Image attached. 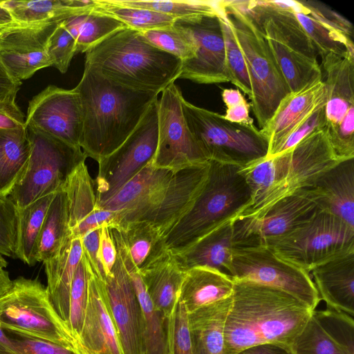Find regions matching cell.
I'll return each instance as SVG.
<instances>
[{
	"instance_id": "6da1fadb",
	"label": "cell",
	"mask_w": 354,
	"mask_h": 354,
	"mask_svg": "<svg viewBox=\"0 0 354 354\" xmlns=\"http://www.w3.org/2000/svg\"><path fill=\"white\" fill-rule=\"evenodd\" d=\"M224 330L223 354H236L257 344L292 346L313 310L281 290L235 279Z\"/></svg>"
},
{
	"instance_id": "7a4b0ae2",
	"label": "cell",
	"mask_w": 354,
	"mask_h": 354,
	"mask_svg": "<svg viewBox=\"0 0 354 354\" xmlns=\"http://www.w3.org/2000/svg\"><path fill=\"white\" fill-rule=\"evenodd\" d=\"M74 89L82 113L80 148L97 163L127 140L158 95L122 85L86 64Z\"/></svg>"
},
{
	"instance_id": "3957f363",
	"label": "cell",
	"mask_w": 354,
	"mask_h": 354,
	"mask_svg": "<svg viewBox=\"0 0 354 354\" xmlns=\"http://www.w3.org/2000/svg\"><path fill=\"white\" fill-rule=\"evenodd\" d=\"M340 161L325 127L284 153L252 162L245 169L244 176L260 200L239 216H261L281 199L309 187Z\"/></svg>"
},
{
	"instance_id": "277c9868",
	"label": "cell",
	"mask_w": 354,
	"mask_h": 354,
	"mask_svg": "<svg viewBox=\"0 0 354 354\" xmlns=\"http://www.w3.org/2000/svg\"><path fill=\"white\" fill-rule=\"evenodd\" d=\"M85 64L129 88L162 93L179 78L183 61L143 41L138 31L121 28L88 49Z\"/></svg>"
},
{
	"instance_id": "5b68a950",
	"label": "cell",
	"mask_w": 354,
	"mask_h": 354,
	"mask_svg": "<svg viewBox=\"0 0 354 354\" xmlns=\"http://www.w3.org/2000/svg\"><path fill=\"white\" fill-rule=\"evenodd\" d=\"M209 162L205 184L192 207L164 236L175 254L241 216L252 204L250 189L237 166Z\"/></svg>"
},
{
	"instance_id": "8992f818",
	"label": "cell",
	"mask_w": 354,
	"mask_h": 354,
	"mask_svg": "<svg viewBox=\"0 0 354 354\" xmlns=\"http://www.w3.org/2000/svg\"><path fill=\"white\" fill-rule=\"evenodd\" d=\"M290 92L322 79L317 50L286 1H244Z\"/></svg>"
},
{
	"instance_id": "52a82bcc",
	"label": "cell",
	"mask_w": 354,
	"mask_h": 354,
	"mask_svg": "<svg viewBox=\"0 0 354 354\" xmlns=\"http://www.w3.org/2000/svg\"><path fill=\"white\" fill-rule=\"evenodd\" d=\"M223 5L245 59L252 90L250 106L261 129L290 91L244 1H223Z\"/></svg>"
},
{
	"instance_id": "ba28073f",
	"label": "cell",
	"mask_w": 354,
	"mask_h": 354,
	"mask_svg": "<svg viewBox=\"0 0 354 354\" xmlns=\"http://www.w3.org/2000/svg\"><path fill=\"white\" fill-rule=\"evenodd\" d=\"M181 106L188 129L208 161L242 168L267 156L268 142L254 124L231 122L183 97Z\"/></svg>"
},
{
	"instance_id": "9c48e42d",
	"label": "cell",
	"mask_w": 354,
	"mask_h": 354,
	"mask_svg": "<svg viewBox=\"0 0 354 354\" xmlns=\"http://www.w3.org/2000/svg\"><path fill=\"white\" fill-rule=\"evenodd\" d=\"M0 328L63 346L79 354L75 341L59 317L46 286L19 277L0 296Z\"/></svg>"
},
{
	"instance_id": "30bf717a",
	"label": "cell",
	"mask_w": 354,
	"mask_h": 354,
	"mask_svg": "<svg viewBox=\"0 0 354 354\" xmlns=\"http://www.w3.org/2000/svg\"><path fill=\"white\" fill-rule=\"evenodd\" d=\"M30 142L26 169L8 196L18 209L56 193L86 156L81 148L30 127H25Z\"/></svg>"
},
{
	"instance_id": "8fae6325",
	"label": "cell",
	"mask_w": 354,
	"mask_h": 354,
	"mask_svg": "<svg viewBox=\"0 0 354 354\" xmlns=\"http://www.w3.org/2000/svg\"><path fill=\"white\" fill-rule=\"evenodd\" d=\"M266 247L310 273L329 260L354 252V227L318 209L309 220Z\"/></svg>"
},
{
	"instance_id": "7c38bea8",
	"label": "cell",
	"mask_w": 354,
	"mask_h": 354,
	"mask_svg": "<svg viewBox=\"0 0 354 354\" xmlns=\"http://www.w3.org/2000/svg\"><path fill=\"white\" fill-rule=\"evenodd\" d=\"M158 133L157 98L127 140L98 162L97 176L93 180L97 205L117 194L153 159L158 145Z\"/></svg>"
},
{
	"instance_id": "4fadbf2b",
	"label": "cell",
	"mask_w": 354,
	"mask_h": 354,
	"mask_svg": "<svg viewBox=\"0 0 354 354\" xmlns=\"http://www.w3.org/2000/svg\"><path fill=\"white\" fill-rule=\"evenodd\" d=\"M322 58L326 90V129L341 160L354 158V55L328 53Z\"/></svg>"
},
{
	"instance_id": "5bb4252c",
	"label": "cell",
	"mask_w": 354,
	"mask_h": 354,
	"mask_svg": "<svg viewBox=\"0 0 354 354\" xmlns=\"http://www.w3.org/2000/svg\"><path fill=\"white\" fill-rule=\"evenodd\" d=\"M230 275L273 287L295 297L313 310L320 297L310 273L281 259L266 246L234 248Z\"/></svg>"
},
{
	"instance_id": "9a60e30c",
	"label": "cell",
	"mask_w": 354,
	"mask_h": 354,
	"mask_svg": "<svg viewBox=\"0 0 354 354\" xmlns=\"http://www.w3.org/2000/svg\"><path fill=\"white\" fill-rule=\"evenodd\" d=\"M182 97L180 90L172 83L158 100V145L151 161L156 168L178 171L208 162L188 129Z\"/></svg>"
},
{
	"instance_id": "2e32d148",
	"label": "cell",
	"mask_w": 354,
	"mask_h": 354,
	"mask_svg": "<svg viewBox=\"0 0 354 354\" xmlns=\"http://www.w3.org/2000/svg\"><path fill=\"white\" fill-rule=\"evenodd\" d=\"M172 26L187 34L195 46L194 57L183 61L179 78L205 84L231 82L218 15L176 19Z\"/></svg>"
},
{
	"instance_id": "e0dca14e",
	"label": "cell",
	"mask_w": 354,
	"mask_h": 354,
	"mask_svg": "<svg viewBox=\"0 0 354 354\" xmlns=\"http://www.w3.org/2000/svg\"><path fill=\"white\" fill-rule=\"evenodd\" d=\"M318 207L306 189L285 197L261 216L233 221L235 248L268 246L309 220Z\"/></svg>"
},
{
	"instance_id": "ac0fdd59",
	"label": "cell",
	"mask_w": 354,
	"mask_h": 354,
	"mask_svg": "<svg viewBox=\"0 0 354 354\" xmlns=\"http://www.w3.org/2000/svg\"><path fill=\"white\" fill-rule=\"evenodd\" d=\"M25 127H30L80 148L82 113L78 94L49 85L28 103Z\"/></svg>"
},
{
	"instance_id": "d6986e66",
	"label": "cell",
	"mask_w": 354,
	"mask_h": 354,
	"mask_svg": "<svg viewBox=\"0 0 354 354\" xmlns=\"http://www.w3.org/2000/svg\"><path fill=\"white\" fill-rule=\"evenodd\" d=\"M62 21L14 23L0 31V63L11 77L21 82L51 66L47 44Z\"/></svg>"
},
{
	"instance_id": "ffe728a7",
	"label": "cell",
	"mask_w": 354,
	"mask_h": 354,
	"mask_svg": "<svg viewBox=\"0 0 354 354\" xmlns=\"http://www.w3.org/2000/svg\"><path fill=\"white\" fill-rule=\"evenodd\" d=\"M176 171L156 168L151 161L117 194L98 205L116 212L109 228L121 230L140 221L162 200Z\"/></svg>"
},
{
	"instance_id": "44dd1931",
	"label": "cell",
	"mask_w": 354,
	"mask_h": 354,
	"mask_svg": "<svg viewBox=\"0 0 354 354\" xmlns=\"http://www.w3.org/2000/svg\"><path fill=\"white\" fill-rule=\"evenodd\" d=\"M106 299L123 354H142V311L120 255L104 281Z\"/></svg>"
},
{
	"instance_id": "7402d4cb",
	"label": "cell",
	"mask_w": 354,
	"mask_h": 354,
	"mask_svg": "<svg viewBox=\"0 0 354 354\" xmlns=\"http://www.w3.org/2000/svg\"><path fill=\"white\" fill-rule=\"evenodd\" d=\"M286 2L321 57L354 55L353 27L344 17L317 1Z\"/></svg>"
},
{
	"instance_id": "603a6c76",
	"label": "cell",
	"mask_w": 354,
	"mask_h": 354,
	"mask_svg": "<svg viewBox=\"0 0 354 354\" xmlns=\"http://www.w3.org/2000/svg\"><path fill=\"white\" fill-rule=\"evenodd\" d=\"M88 301L77 342L79 354H123L104 281L94 274L88 263Z\"/></svg>"
},
{
	"instance_id": "cb8c5ba5",
	"label": "cell",
	"mask_w": 354,
	"mask_h": 354,
	"mask_svg": "<svg viewBox=\"0 0 354 354\" xmlns=\"http://www.w3.org/2000/svg\"><path fill=\"white\" fill-rule=\"evenodd\" d=\"M209 162L176 171L162 200L140 221L163 236L192 207L207 178Z\"/></svg>"
},
{
	"instance_id": "d4e9b609",
	"label": "cell",
	"mask_w": 354,
	"mask_h": 354,
	"mask_svg": "<svg viewBox=\"0 0 354 354\" xmlns=\"http://www.w3.org/2000/svg\"><path fill=\"white\" fill-rule=\"evenodd\" d=\"M326 104L323 79L296 92H290L279 104L267 124L260 129L268 142L266 157L275 156L288 136L312 113Z\"/></svg>"
},
{
	"instance_id": "484cf974",
	"label": "cell",
	"mask_w": 354,
	"mask_h": 354,
	"mask_svg": "<svg viewBox=\"0 0 354 354\" xmlns=\"http://www.w3.org/2000/svg\"><path fill=\"white\" fill-rule=\"evenodd\" d=\"M68 204L69 229L72 239H82L90 230L107 225L110 227L115 212L97 205L91 178L85 162L80 163L68 176L63 189Z\"/></svg>"
},
{
	"instance_id": "4316f807",
	"label": "cell",
	"mask_w": 354,
	"mask_h": 354,
	"mask_svg": "<svg viewBox=\"0 0 354 354\" xmlns=\"http://www.w3.org/2000/svg\"><path fill=\"white\" fill-rule=\"evenodd\" d=\"M304 189L319 209L354 227V158L339 162Z\"/></svg>"
},
{
	"instance_id": "83f0119b",
	"label": "cell",
	"mask_w": 354,
	"mask_h": 354,
	"mask_svg": "<svg viewBox=\"0 0 354 354\" xmlns=\"http://www.w3.org/2000/svg\"><path fill=\"white\" fill-rule=\"evenodd\" d=\"M314 284L330 308L354 315V252L329 260L310 271Z\"/></svg>"
},
{
	"instance_id": "f1b7e54d",
	"label": "cell",
	"mask_w": 354,
	"mask_h": 354,
	"mask_svg": "<svg viewBox=\"0 0 354 354\" xmlns=\"http://www.w3.org/2000/svg\"><path fill=\"white\" fill-rule=\"evenodd\" d=\"M234 248L233 221H231L209 232L183 251L173 254L185 271L203 266L231 276Z\"/></svg>"
},
{
	"instance_id": "f546056e",
	"label": "cell",
	"mask_w": 354,
	"mask_h": 354,
	"mask_svg": "<svg viewBox=\"0 0 354 354\" xmlns=\"http://www.w3.org/2000/svg\"><path fill=\"white\" fill-rule=\"evenodd\" d=\"M185 272L174 255L167 250L139 272L154 308L166 319L178 301Z\"/></svg>"
},
{
	"instance_id": "4dcf8cb0",
	"label": "cell",
	"mask_w": 354,
	"mask_h": 354,
	"mask_svg": "<svg viewBox=\"0 0 354 354\" xmlns=\"http://www.w3.org/2000/svg\"><path fill=\"white\" fill-rule=\"evenodd\" d=\"M234 278L215 269L198 266L185 272L178 299L187 313L232 295Z\"/></svg>"
},
{
	"instance_id": "1f68e13d",
	"label": "cell",
	"mask_w": 354,
	"mask_h": 354,
	"mask_svg": "<svg viewBox=\"0 0 354 354\" xmlns=\"http://www.w3.org/2000/svg\"><path fill=\"white\" fill-rule=\"evenodd\" d=\"M232 295L188 313L194 354H223L224 330Z\"/></svg>"
},
{
	"instance_id": "d6a6232c",
	"label": "cell",
	"mask_w": 354,
	"mask_h": 354,
	"mask_svg": "<svg viewBox=\"0 0 354 354\" xmlns=\"http://www.w3.org/2000/svg\"><path fill=\"white\" fill-rule=\"evenodd\" d=\"M82 254L81 239H73L65 245L57 256L44 263L50 299L66 326L71 284Z\"/></svg>"
},
{
	"instance_id": "836d02e7",
	"label": "cell",
	"mask_w": 354,
	"mask_h": 354,
	"mask_svg": "<svg viewBox=\"0 0 354 354\" xmlns=\"http://www.w3.org/2000/svg\"><path fill=\"white\" fill-rule=\"evenodd\" d=\"M109 231L119 241L126 255L139 272L168 250L163 236L145 221L131 223L121 230L109 228Z\"/></svg>"
},
{
	"instance_id": "e575fe53",
	"label": "cell",
	"mask_w": 354,
	"mask_h": 354,
	"mask_svg": "<svg viewBox=\"0 0 354 354\" xmlns=\"http://www.w3.org/2000/svg\"><path fill=\"white\" fill-rule=\"evenodd\" d=\"M116 251L132 281L142 311V354H167V319L154 308L139 272L123 249L117 246Z\"/></svg>"
},
{
	"instance_id": "d590c367",
	"label": "cell",
	"mask_w": 354,
	"mask_h": 354,
	"mask_svg": "<svg viewBox=\"0 0 354 354\" xmlns=\"http://www.w3.org/2000/svg\"><path fill=\"white\" fill-rule=\"evenodd\" d=\"M18 24L64 21L92 10L95 0L1 1Z\"/></svg>"
},
{
	"instance_id": "8d00e7d4",
	"label": "cell",
	"mask_w": 354,
	"mask_h": 354,
	"mask_svg": "<svg viewBox=\"0 0 354 354\" xmlns=\"http://www.w3.org/2000/svg\"><path fill=\"white\" fill-rule=\"evenodd\" d=\"M30 150L25 126L0 129V197L8 196L24 175Z\"/></svg>"
},
{
	"instance_id": "74e56055",
	"label": "cell",
	"mask_w": 354,
	"mask_h": 354,
	"mask_svg": "<svg viewBox=\"0 0 354 354\" xmlns=\"http://www.w3.org/2000/svg\"><path fill=\"white\" fill-rule=\"evenodd\" d=\"M72 239L68 200L65 192L61 190L55 193L43 222L37 242V262L52 259Z\"/></svg>"
},
{
	"instance_id": "f35d334b",
	"label": "cell",
	"mask_w": 354,
	"mask_h": 354,
	"mask_svg": "<svg viewBox=\"0 0 354 354\" xmlns=\"http://www.w3.org/2000/svg\"><path fill=\"white\" fill-rule=\"evenodd\" d=\"M63 25L76 42V53H86L113 32L128 27L109 15L92 10L72 16Z\"/></svg>"
},
{
	"instance_id": "ab89813d",
	"label": "cell",
	"mask_w": 354,
	"mask_h": 354,
	"mask_svg": "<svg viewBox=\"0 0 354 354\" xmlns=\"http://www.w3.org/2000/svg\"><path fill=\"white\" fill-rule=\"evenodd\" d=\"M55 193L41 197L19 209V239L17 258L28 266L37 262V248L43 222Z\"/></svg>"
},
{
	"instance_id": "60d3db41",
	"label": "cell",
	"mask_w": 354,
	"mask_h": 354,
	"mask_svg": "<svg viewBox=\"0 0 354 354\" xmlns=\"http://www.w3.org/2000/svg\"><path fill=\"white\" fill-rule=\"evenodd\" d=\"M93 9L139 32L171 27L176 19L153 10L117 4L111 0H95Z\"/></svg>"
},
{
	"instance_id": "b9f144b4",
	"label": "cell",
	"mask_w": 354,
	"mask_h": 354,
	"mask_svg": "<svg viewBox=\"0 0 354 354\" xmlns=\"http://www.w3.org/2000/svg\"><path fill=\"white\" fill-rule=\"evenodd\" d=\"M113 3L164 14L174 19L201 15H218V1L111 0Z\"/></svg>"
},
{
	"instance_id": "7bdbcfd3",
	"label": "cell",
	"mask_w": 354,
	"mask_h": 354,
	"mask_svg": "<svg viewBox=\"0 0 354 354\" xmlns=\"http://www.w3.org/2000/svg\"><path fill=\"white\" fill-rule=\"evenodd\" d=\"M218 8L225 43L227 67L231 77L230 82L250 97L252 90L245 59L226 17L223 0L218 1Z\"/></svg>"
},
{
	"instance_id": "ee69618b",
	"label": "cell",
	"mask_w": 354,
	"mask_h": 354,
	"mask_svg": "<svg viewBox=\"0 0 354 354\" xmlns=\"http://www.w3.org/2000/svg\"><path fill=\"white\" fill-rule=\"evenodd\" d=\"M88 268L86 258L80 260L73 279L67 328L76 342L81 331L88 301Z\"/></svg>"
},
{
	"instance_id": "f6af8a7d",
	"label": "cell",
	"mask_w": 354,
	"mask_h": 354,
	"mask_svg": "<svg viewBox=\"0 0 354 354\" xmlns=\"http://www.w3.org/2000/svg\"><path fill=\"white\" fill-rule=\"evenodd\" d=\"M138 33L143 41L182 61L194 55L195 46L190 37L172 26L165 28L138 31Z\"/></svg>"
},
{
	"instance_id": "bcb514c9",
	"label": "cell",
	"mask_w": 354,
	"mask_h": 354,
	"mask_svg": "<svg viewBox=\"0 0 354 354\" xmlns=\"http://www.w3.org/2000/svg\"><path fill=\"white\" fill-rule=\"evenodd\" d=\"M291 348L293 354H348L326 333L313 315Z\"/></svg>"
},
{
	"instance_id": "7dc6e473",
	"label": "cell",
	"mask_w": 354,
	"mask_h": 354,
	"mask_svg": "<svg viewBox=\"0 0 354 354\" xmlns=\"http://www.w3.org/2000/svg\"><path fill=\"white\" fill-rule=\"evenodd\" d=\"M313 317L326 333L348 354H354V322L351 315L328 308L315 309Z\"/></svg>"
},
{
	"instance_id": "c3c4849f",
	"label": "cell",
	"mask_w": 354,
	"mask_h": 354,
	"mask_svg": "<svg viewBox=\"0 0 354 354\" xmlns=\"http://www.w3.org/2000/svg\"><path fill=\"white\" fill-rule=\"evenodd\" d=\"M187 315L186 308L178 299L166 322L167 354H194Z\"/></svg>"
},
{
	"instance_id": "681fc988",
	"label": "cell",
	"mask_w": 354,
	"mask_h": 354,
	"mask_svg": "<svg viewBox=\"0 0 354 354\" xmlns=\"http://www.w3.org/2000/svg\"><path fill=\"white\" fill-rule=\"evenodd\" d=\"M19 239V209L8 196L0 197V255L16 257Z\"/></svg>"
},
{
	"instance_id": "f907efd6",
	"label": "cell",
	"mask_w": 354,
	"mask_h": 354,
	"mask_svg": "<svg viewBox=\"0 0 354 354\" xmlns=\"http://www.w3.org/2000/svg\"><path fill=\"white\" fill-rule=\"evenodd\" d=\"M47 54L51 66L65 73L76 54V42L62 21L50 37L47 44Z\"/></svg>"
},
{
	"instance_id": "816d5d0a",
	"label": "cell",
	"mask_w": 354,
	"mask_h": 354,
	"mask_svg": "<svg viewBox=\"0 0 354 354\" xmlns=\"http://www.w3.org/2000/svg\"><path fill=\"white\" fill-rule=\"evenodd\" d=\"M4 332L11 342L25 354H77L75 351L52 342L15 331Z\"/></svg>"
},
{
	"instance_id": "f5cc1de1",
	"label": "cell",
	"mask_w": 354,
	"mask_h": 354,
	"mask_svg": "<svg viewBox=\"0 0 354 354\" xmlns=\"http://www.w3.org/2000/svg\"><path fill=\"white\" fill-rule=\"evenodd\" d=\"M326 124L324 104L312 113L288 136L277 149L275 156L291 149L309 135L325 128Z\"/></svg>"
},
{
	"instance_id": "db71d44e",
	"label": "cell",
	"mask_w": 354,
	"mask_h": 354,
	"mask_svg": "<svg viewBox=\"0 0 354 354\" xmlns=\"http://www.w3.org/2000/svg\"><path fill=\"white\" fill-rule=\"evenodd\" d=\"M101 227L94 228L88 232L82 239L83 256L86 258L90 269L103 281L105 274L98 259V249Z\"/></svg>"
},
{
	"instance_id": "11a10c76",
	"label": "cell",
	"mask_w": 354,
	"mask_h": 354,
	"mask_svg": "<svg viewBox=\"0 0 354 354\" xmlns=\"http://www.w3.org/2000/svg\"><path fill=\"white\" fill-rule=\"evenodd\" d=\"M98 259L106 277L110 274L117 259L116 248L107 225L101 227Z\"/></svg>"
},
{
	"instance_id": "9f6ffc18",
	"label": "cell",
	"mask_w": 354,
	"mask_h": 354,
	"mask_svg": "<svg viewBox=\"0 0 354 354\" xmlns=\"http://www.w3.org/2000/svg\"><path fill=\"white\" fill-rule=\"evenodd\" d=\"M21 82L11 77L0 63V107L16 104Z\"/></svg>"
},
{
	"instance_id": "6f0895ef",
	"label": "cell",
	"mask_w": 354,
	"mask_h": 354,
	"mask_svg": "<svg viewBox=\"0 0 354 354\" xmlns=\"http://www.w3.org/2000/svg\"><path fill=\"white\" fill-rule=\"evenodd\" d=\"M24 124V115L17 103L0 107V129L17 128Z\"/></svg>"
},
{
	"instance_id": "680465c9",
	"label": "cell",
	"mask_w": 354,
	"mask_h": 354,
	"mask_svg": "<svg viewBox=\"0 0 354 354\" xmlns=\"http://www.w3.org/2000/svg\"><path fill=\"white\" fill-rule=\"evenodd\" d=\"M250 104L247 100L241 104L226 109L225 114L223 117L227 120L240 124H254L253 119L250 118Z\"/></svg>"
},
{
	"instance_id": "91938a15",
	"label": "cell",
	"mask_w": 354,
	"mask_h": 354,
	"mask_svg": "<svg viewBox=\"0 0 354 354\" xmlns=\"http://www.w3.org/2000/svg\"><path fill=\"white\" fill-rule=\"evenodd\" d=\"M236 354H293L291 346L273 343H265L245 348Z\"/></svg>"
},
{
	"instance_id": "94428289",
	"label": "cell",
	"mask_w": 354,
	"mask_h": 354,
	"mask_svg": "<svg viewBox=\"0 0 354 354\" xmlns=\"http://www.w3.org/2000/svg\"><path fill=\"white\" fill-rule=\"evenodd\" d=\"M222 98L227 108L232 107L245 101L239 89L226 88L222 92Z\"/></svg>"
},
{
	"instance_id": "6125c7cd",
	"label": "cell",
	"mask_w": 354,
	"mask_h": 354,
	"mask_svg": "<svg viewBox=\"0 0 354 354\" xmlns=\"http://www.w3.org/2000/svg\"><path fill=\"white\" fill-rule=\"evenodd\" d=\"M0 354H25L18 348L0 328Z\"/></svg>"
},
{
	"instance_id": "be15d7a7",
	"label": "cell",
	"mask_w": 354,
	"mask_h": 354,
	"mask_svg": "<svg viewBox=\"0 0 354 354\" xmlns=\"http://www.w3.org/2000/svg\"><path fill=\"white\" fill-rule=\"evenodd\" d=\"M14 23L15 21L10 13L2 6L1 1H0V31Z\"/></svg>"
},
{
	"instance_id": "e7e4bbea",
	"label": "cell",
	"mask_w": 354,
	"mask_h": 354,
	"mask_svg": "<svg viewBox=\"0 0 354 354\" xmlns=\"http://www.w3.org/2000/svg\"><path fill=\"white\" fill-rule=\"evenodd\" d=\"M12 282L8 272L4 268H0V296L10 288Z\"/></svg>"
},
{
	"instance_id": "03108f58",
	"label": "cell",
	"mask_w": 354,
	"mask_h": 354,
	"mask_svg": "<svg viewBox=\"0 0 354 354\" xmlns=\"http://www.w3.org/2000/svg\"><path fill=\"white\" fill-rule=\"evenodd\" d=\"M8 263L6 260L0 255V268H5L7 266Z\"/></svg>"
}]
</instances>
